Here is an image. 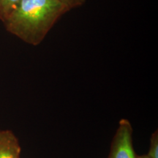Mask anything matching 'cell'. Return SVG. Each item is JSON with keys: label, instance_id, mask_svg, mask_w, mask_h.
Returning <instances> with one entry per match:
<instances>
[{"label": "cell", "instance_id": "cell-1", "mask_svg": "<svg viewBox=\"0 0 158 158\" xmlns=\"http://www.w3.org/2000/svg\"><path fill=\"white\" fill-rule=\"evenodd\" d=\"M70 10L58 0H21L5 18L6 30L31 45H38Z\"/></svg>", "mask_w": 158, "mask_h": 158}, {"label": "cell", "instance_id": "cell-2", "mask_svg": "<svg viewBox=\"0 0 158 158\" xmlns=\"http://www.w3.org/2000/svg\"><path fill=\"white\" fill-rule=\"evenodd\" d=\"M133 144V127L129 120L122 118L114 136L108 158H136Z\"/></svg>", "mask_w": 158, "mask_h": 158}, {"label": "cell", "instance_id": "cell-3", "mask_svg": "<svg viewBox=\"0 0 158 158\" xmlns=\"http://www.w3.org/2000/svg\"><path fill=\"white\" fill-rule=\"evenodd\" d=\"M21 152L15 134L9 130H0V158H21Z\"/></svg>", "mask_w": 158, "mask_h": 158}, {"label": "cell", "instance_id": "cell-4", "mask_svg": "<svg viewBox=\"0 0 158 158\" xmlns=\"http://www.w3.org/2000/svg\"><path fill=\"white\" fill-rule=\"evenodd\" d=\"M21 0H0V20L2 21Z\"/></svg>", "mask_w": 158, "mask_h": 158}, {"label": "cell", "instance_id": "cell-5", "mask_svg": "<svg viewBox=\"0 0 158 158\" xmlns=\"http://www.w3.org/2000/svg\"><path fill=\"white\" fill-rule=\"evenodd\" d=\"M149 158H158V134L157 130L150 138L149 149L147 155Z\"/></svg>", "mask_w": 158, "mask_h": 158}, {"label": "cell", "instance_id": "cell-6", "mask_svg": "<svg viewBox=\"0 0 158 158\" xmlns=\"http://www.w3.org/2000/svg\"><path fill=\"white\" fill-rule=\"evenodd\" d=\"M67 6L70 10L81 7L86 2V0H58Z\"/></svg>", "mask_w": 158, "mask_h": 158}, {"label": "cell", "instance_id": "cell-7", "mask_svg": "<svg viewBox=\"0 0 158 158\" xmlns=\"http://www.w3.org/2000/svg\"><path fill=\"white\" fill-rule=\"evenodd\" d=\"M136 158H149L147 155H137Z\"/></svg>", "mask_w": 158, "mask_h": 158}]
</instances>
